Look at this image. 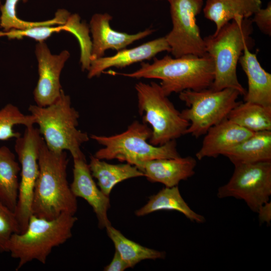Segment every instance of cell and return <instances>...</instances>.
I'll use <instances>...</instances> for the list:
<instances>
[{"instance_id": "cell-1", "label": "cell", "mask_w": 271, "mask_h": 271, "mask_svg": "<svg viewBox=\"0 0 271 271\" xmlns=\"http://www.w3.org/2000/svg\"><path fill=\"white\" fill-rule=\"evenodd\" d=\"M68 162L66 151L53 152L44 141L39 153V173L34 191L32 214L48 220L64 213L75 215L77 202L67 180Z\"/></svg>"}, {"instance_id": "cell-2", "label": "cell", "mask_w": 271, "mask_h": 271, "mask_svg": "<svg viewBox=\"0 0 271 271\" xmlns=\"http://www.w3.org/2000/svg\"><path fill=\"white\" fill-rule=\"evenodd\" d=\"M114 74L131 78L157 79L167 96L186 90L199 91L210 88L215 75L212 58L208 54L154 58L153 63L142 62L141 67L130 73Z\"/></svg>"}, {"instance_id": "cell-3", "label": "cell", "mask_w": 271, "mask_h": 271, "mask_svg": "<svg viewBox=\"0 0 271 271\" xmlns=\"http://www.w3.org/2000/svg\"><path fill=\"white\" fill-rule=\"evenodd\" d=\"M252 23L248 18L237 16L216 34L204 38L207 54L214 65L212 89L233 88L245 95L246 90L237 78V66L245 47L252 46Z\"/></svg>"}, {"instance_id": "cell-4", "label": "cell", "mask_w": 271, "mask_h": 271, "mask_svg": "<svg viewBox=\"0 0 271 271\" xmlns=\"http://www.w3.org/2000/svg\"><path fill=\"white\" fill-rule=\"evenodd\" d=\"M77 220L74 215L67 213L51 220L32 214L26 230L14 233L7 243V252L19 259L16 270L34 260L45 264L53 248L71 237Z\"/></svg>"}, {"instance_id": "cell-5", "label": "cell", "mask_w": 271, "mask_h": 271, "mask_svg": "<svg viewBox=\"0 0 271 271\" xmlns=\"http://www.w3.org/2000/svg\"><path fill=\"white\" fill-rule=\"evenodd\" d=\"M29 110L35 117L49 149L55 152L68 151L73 158L83 154L81 147L89 138L86 132L78 129L79 112L63 90L51 104L45 107L31 105Z\"/></svg>"}, {"instance_id": "cell-6", "label": "cell", "mask_w": 271, "mask_h": 271, "mask_svg": "<svg viewBox=\"0 0 271 271\" xmlns=\"http://www.w3.org/2000/svg\"><path fill=\"white\" fill-rule=\"evenodd\" d=\"M151 134L152 129L146 123L138 120L133 121L125 131L118 134L110 136L91 134L90 138L103 146L94 156L103 160L116 159L138 168L149 161L180 157L176 140L155 146L148 142Z\"/></svg>"}, {"instance_id": "cell-7", "label": "cell", "mask_w": 271, "mask_h": 271, "mask_svg": "<svg viewBox=\"0 0 271 271\" xmlns=\"http://www.w3.org/2000/svg\"><path fill=\"white\" fill-rule=\"evenodd\" d=\"M138 111L152 127L149 143L162 146L186 134L189 122L163 92L160 84L139 82L135 85Z\"/></svg>"}, {"instance_id": "cell-8", "label": "cell", "mask_w": 271, "mask_h": 271, "mask_svg": "<svg viewBox=\"0 0 271 271\" xmlns=\"http://www.w3.org/2000/svg\"><path fill=\"white\" fill-rule=\"evenodd\" d=\"M239 95V91L230 88L180 92V99L187 106L181 112L182 117L189 122L186 134L196 138L204 135L210 127L227 118L240 102L237 101Z\"/></svg>"}, {"instance_id": "cell-9", "label": "cell", "mask_w": 271, "mask_h": 271, "mask_svg": "<svg viewBox=\"0 0 271 271\" xmlns=\"http://www.w3.org/2000/svg\"><path fill=\"white\" fill-rule=\"evenodd\" d=\"M44 141L38 128L34 125L26 126L23 136L16 140L15 150L21 165V179L14 213L19 233L26 230L32 214L34 191L39 173V153Z\"/></svg>"}, {"instance_id": "cell-10", "label": "cell", "mask_w": 271, "mask_h": 271, "mask_svg": "<svg viewBox=\"0 0 271 271\" xmlns=\"http://www.w3.org/2000/svg\"><path fill=\"white\" fill-rule=\"evenodd\" d=\"M170 9L171 30L165 37L174 57L186 55L202 57L207 52L196 17L201 12L203 0H167Z\"/></svg>"}, {"instance_id": "cell-11", "label": "cell", "mask_w": 271, "mask_h": 271, "mask_svg": "<svg viewBox=\"0 0 271 271\" xmlns=\"http://www.w3.org/2000/svg\"><path fill=\"white\" fill-rule=\"evenodd\" d=\"M234 166L231 177L218 189L217 196L220 199L242 200L252 211L257 213L271 195V161Z\"/></svg>"}, {"instance_id": "cell-12", "label": "cell", "mask_w": 271, "mask_h": 271, "mask_svg": "<svg viewBox=\"0 0 271 271\" xmlns=\"http://www.w3.org/2000/svg\"><path fill=\"white\" fill-rule=\"evenodd\" d=\"M35 54L39 78L34 90V98L36 105L45 107L55 102L61 94L60 74L70 54L64 50L59 54L53 55L44 42L37 44Z\"/></svg>"}, {"instance_id": "cell-13", "label": "cell", "mask_w": 271, "mask_h": 271, "mask_svg": "<svg viewBox=\"0 0 271 271\" xmlns=\"http://www.w3.org/2000/svg\"><path fill=\"white\" fill-rule=\"evenodd\" d=\"M112 19V17L107 13H96L92 16L89 23L92 37L90 61L103 57L107 50L118 51L125 49L134 42L151 35L155 31L148 29L132 34L118 32L110 26Z\"/></svg>"}, {"instance_id": "cell-14", "label": "cell", "mask_w": 271, "mask_h": 271, "mask_svg": "<svg viewBox=\"0 0 271 271\" xmlns=\"http://www.w3.org/2000/svg\"><path fill=\"white\" fill-rule=\"evenodd\" d=\"M73 179L71 190L77 197L84 199L92 208L98 220V227L105 228L111 224L107 212L110 208L108 196L96 184L84 154L73 158Z\"/></svg>"}, {"instance_id": "cell-15", "label": "cell", "mask_w": 271, "mask_h": 271, "mask_svg": "<svg viewBox=\"0 0 271 271\" xmlns=\"http://www.w3.org/2000/svg\"><path fill=\"white\" fill-rule=\"evenodd\" d=\"M170 52V48L165 37L147 42L130 49H123L114 55L102 57L90 61L88 70L89 79L99 76L111 67L123 68L134 63L150 60L158 53Z\"/></svg>"}, {"instance_id": "cell-16", "label": "cell", "mask_w": 271, "mask_h": 271, "mask_svg": "<svg viewBox=\"0 0 271 271\" xmlns=\"http://www.w3.org/2000/svg\"><path fill=\"white\" fill-rule=\"evenodd\" d=\"M196 165L195 158L191 156H180L149 161L142 164L138 169L150 182L172 187L192 177L195 173Z\"/></svg>"}, {"instance_id": "cell-17", "label": "cell", "mask_w": 271, "mask_h": 271, "mask_svg": "<svg viewBox=\"0 0 271 271\" xmlns=\"http://www.w3.org/2000/svg\"><path fill=\"white\" fill-rule=\"evenodd\" d=\"M253 133L226 118L208 130L196 157L201 160L223 155Z\"/></svg>"}, {"instance_id": "cell-18", "label": "cell", "mask_w": 271, "mask_h": 271, "mask_svg": "<svg viewBox=\"0 0 271 271\" xmlns=\"http://www.w3.org/2000/svg\"><path fill=\"white\" fill-rule=\"evenodd\" d=\"M247 78L248 89L244 95L246 102L271 108V74L259 63L256 55L246 46L239 62Z\"/></svg>"}, {"instance_id": "cell-19", "label": "cell", "mask_w": 271, "mask_h": 271, "mask_svg": "<svg viewBox=\"0 0 271 271\" xmlns=\"http://www.w3.org/2000/svg\"><path fill=\"white\" fill-rule=\"evenodd\" d=\"M261 0H207L203 12L204 17L213 22L216 34L237 16L248 18L261 8Z\"/></svg>"}, {"instance_id": "cell-20", "label": "cell", "mask_w": 271, "mask_h": 271, "mask_svg": "<svg viewBox=\"0 0 271 271\" xmlns=\"http://www.w3.org/2000/svg\"><path fill=\"white\" fill-rule=\"evenodd\" d=\"M161 210H174L183 214L192 222L203 223L205 217L193 211L184 200L178 186L163 188L149 198L148 203L137 210L135 215L138 217L147 215Z\"/></svg>"}, {"instance_id": "cell-21", "label": "cell", "mask_w": 271, "mask_h": 271, "mask_svg": "<svg viewBox=\"0 0 271 271\" xmlns=\"http://www.w3.org/2000/svg\"><path fill=\"white\" fill-rule=\"evenodd\" d=\"M223 156L234 165L271 161V130L254 132Z\"/></svg>"}, {"instance_id": "cell-22", "label": "cell", "mask_w": 271, "mask_h": 271, "mask_svg": "<svg viewBox=\"0 0 271 271\" xmlns=\"http://www.w3.org/2000/svg\"><path fill=\"white\" fill-rule=\"evenodd\" d=\"M88 165L92 176L97 180V186L108 197L118 183L130 178L144 177V173L134 166L126 163L109 164L93 155L90 156Z\"/></svg>"}, {"instance_id": "cell-23", "label": "cell", "mask_w": 271, "mask_h": 271, "mask_svg": "<svg viewBox=\"0 0 271 271\" xmlns=\"http://www.w3.org/2000/svg\"><path fill=\"white\" fill-rule=\"evenodd\" d=\"M20 171L14 153L6 146L0 147V201L14 212L18 200Z\"/></svg>"}, {"instance_id": "cell-24", "label": "cell", "mask_w": 271, "mask_h": 271, "mask_svg": "<svg viewBox=\"0 0 271 271\" xmlns=\"http://www.w3.org/2000/svg\"><path fill=\"white\" fill-rule=\"evenodd\" d=\"M227 118L252 132L271 130V108L250 102H240Z\"/></svg>"}, {"instance_id": "cell-25", "label": "cell", "mask_w": 271, "mask_h": 271, "mask_svg": "<svg viewBox=\"0 0 271 271\" xmlns=\"http://www.w3.org/2000/svg\"><path fill=\"white\" fill-rule=\"evenodd\" d=\"M108 236L113 242L116 250L126 262L129 268L146 259H164L166 252L145 247L123 235L111 224L105 228Z\"/></svg>"}, {"instance_id": "cell-26", "label": "cell", "mask_w": 271, "mask_h": 271, "mask_svg": "<svg viewBox=\"0 0 271 271\" xmlns=\"http://www.w3.org/2000/svg\"><path fill=\"white\" fill-rule=\"evenodd\" d=\"M20 0H6L5 4L0 5L1 16L0 26L4 32L11 30H25L36 26L64 25L67 21L71 14L66 10L59 9L55 17L51 20L42 22H28L19 19L16 15V6ZM24 3L28 0H22Z\"/></svg>"}, {"instance_id": "cell-27", "label": "cell", "mask_w": 271, "mask_h": 271, "mask_svg": "<svg viewBox=\"0 0 271 271\" xmlns=\"http://www.w3.org/2000/svg\"><path fill=\"white\" fill-rule=\"evenodd\" d=\"M53 26H41L30 28L25 30H11L8 32H1L0 37L7 36L9 39H20L24 37L33 39L38 42H44L53 33H59L64 30L69 32L75 36L77 34L80 28V21L78 17L73 14L70 15L66 23L64 25Z\"/></svg>"}, {"instance_id": "cell-28", "label": "cell", "mask_w": 271, "mask_h": 271, "mask_svg": "<svg viewBox=\"0 0 271 271\" xmlns=\"http://www.w3.org/2000/svg\"><path fill=\"white\" fill-rule=\"evenodd\" d=\"M34 124L36 120L33 115H25L17 106L8 103L0 109V141L20 137L21 133L13 129L16 125L22 124L26 127Z\"/></svg>"}, {"instance_id": "cell-29", "label": "cell", "mask_w": 271, "mask_h": 271, "mask_svg": "<svg viewBox=\"0 0 271 271\" xmlns=\"http://www.w3.org/2000/svg\"><path fill=\"white\" fill-rule=\"evenodd\" d=\"M19 233L14 212L0 201V252H7V243L11 236Z\"/></svg>"}, {"instance_id": "cell-30", "label": "cell", "mask_w": 271, "mask_h": 271, "mask_svg": "<svg viewBox=\"0 0 271 271\" xmlns=\"http://www.w3.org/2000/svg\"><path fill=\"white\" fill-rule=\"evenodd\" d=\"M251 22L256 24L260 31L265 35H271V3L268 2L264 9L260 8L253 14Z\"/></svg>"}, {"instance_id": "cell-31", "label": "cell", "mask_w": 271, "mask_h": 271, "mask_svg": "<svg viewBox=\"0 0 271 271\" xmlns=\"http://www.w3.org/2000/svg\"><path fill=\"white\" fill-rule=\"evenodd\" d=\"M128 268L129 266L126 262L115 250L112 260L110 263L105 266L103 270L104 271H123Z\"/></svg>"}, {"instance_id": "cell-32", "label": "cell", "mask_w": 271, "mask_h": 271, "mask_svg": "<svg viewBox=\"0 0 271 271\" xmlns=\"http://www.w3.org/2000/svg\"><path fill=\"white\" fill-rule=\"evenodd\" d=\"M257 213L260 223L265 222L269 225L271 221V202L268 201L262 204L259 208Z\"/></svg>"}, {"instance_id": "cell-33", "label": "cell", "mask_w": 271, "mask_h": 271, "mask_svg": "<svg viewBox=\"0 0 271 271\" xmlns=\"http://www.w3.org/2000/svg\"><path fill=\"white\" fill-rule=\"evenodd\" d=\"M0 5H1V0H0Z\"/></svg>"}]
</instances>
